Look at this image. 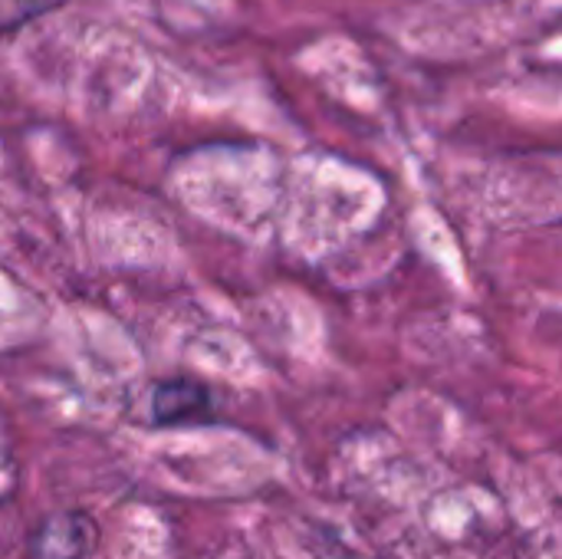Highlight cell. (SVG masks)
Instances as JSON below:
<instances>
[{
	"label": "cell",
	"mask_w": 562,
	"mask_h": 559,
	"mask_svg": "<svg viewBox=\"0 0 562 559\" xmlns=\"http://www.w3.org/2000/svg\"><path fill=\"white\" fill-rule=\"evenodd\" d=\"M99 540V527L82 511H66L46 517L33 530L30 554L33 559H86Z\"/></svg>",
	"instance_id": "6da1fadb"
},
{
	"label": "cell",
	"mask_w": 562,
	"mask_h": 559,
	"mask_svg": "<svg viewBox=\"0 0 562 559\" xmlns=\"http://www.w3.org/2000/svg\"><path fill=\"white\" fill-rule=\"evenodd\" d=\"M214 412V395L207 385L194 379H168L155 389L151 395V418L155 425H191V422H207Z\"/></svg>",
	"instance_id": "7a4b0ae2"
}]
</instances>
